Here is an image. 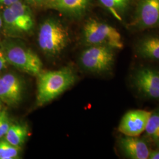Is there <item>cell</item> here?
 <instances>
[{
  "label": "cell",
  "mask_w": 159,
  "mask_h": 159,
  "mask_svg": "<svg viewBox=\"0 0 159 159\" xmlns=\"http://www.w3.org/2000/svg\"><path fill=\"white\" fill-rule=\"evenodd\" d=\"M37 104L41 106L61 95L77 80L76 74L71 68L41 72L38 76Z\"/></svg>",
  "instance_id": "obj_1"
},
{
  "label": "cell",
  "mask_w": 159,
  "mask_h": 159,
  "mask_svg": "<svg viewBox=\"0 0 159 159\" xmlns=\"http://www.w3.org/2000/svg\"><path fill=\"white\" fill-rule=\"evenodd\" d=\"M69 34L67 29L57 20L49 18L40 26L38 43L40 49L48 56H56L67 46Z\"/></svg>",
  "instance_id": "obj_2"
},
{
  "label": "cell",
  "mask_w": 159,
  "mask_h": 159,
  "mask_svg": "<svg viewBox=\"0 0 159 159\" xmlns=\"http://www.w3.org/2000/svg\"><path fill=\"white\" fill-rule=\"evenodd\" d=\"M1 50L8 63L18 70L34 76L42 72V61L31 50L12 41L3 43Z\"/></svg>",
  "instance_id": "obj_3"
},
{
  "label": "cell",
  "mask_w": 159,
  "mask_h": 159,
  "mask_svg": "<svg viewBox=\"0 0 159 159\" xmlns=\"http://www.w3.org/2000/svg\"><path fill=\"white\" fill-rule=\"evenodd\" d=\"M83 39L89 46H106L113 49H122L124 47L121 35L117 29L95 20L85 23Z\"/></svg>",
  "instance_id": "obj_4"
},
{
  "label": "cell",
  "mask_w": 159,
  "mask_h": 159,
  "mask_svg": "<svg viewBox=\"0 0 159 159\" xmlns=\"http://www.w3.org/2000/svg\"><path fill=\"white\" fill-rule=\"evenodd\" d=\"M80 64L85 70L102 74L112 70L114 64L113 48L106 46H90L81 53Z\"/></svg>",
  "instance_id": "obj_5"
},
{
  "label": "cell",
  "mask_w": 159,
  "mask_h": 159,
  "mask_svg": "<svg viewBox=\"0 0 159 159\" xmlns=\"http://www.w3.org/2000/svg\"><path fill=\"white\" fill-rule=\"evenodd\" d=\"M137 90L148 98L159 101V71L144 67L137 69L132 75Z\"/></svg>",
  "instance_id": "obj_6"
},
{
  "label": "cell",
  "mask_w": 159,
  "mask_h": 159,
  "mask_svg": "<svg viewBox=\"0 0 159 159\" xmlns=\"http://www.w3.org/2000/svg\"><path fill=\"white\" fill-rule=\"evenodd\" d=\"M25 85L21 78L13 73L0 75V100L9 106H16L23 100Z\"/></svg>",
  "instance_id": "obj_7"
},
{
  "label": "cell",
  "mask_w": 159,
  "mask_h": 159,
  "mask_svg": "<svg viewBox=\"0 0 159 159\" xmlns=\"http://www.w3.org/2000/svg\"><path fill=\"white\" fill-rule=\"evenodd\" d=\"M151 114L144 110H130L121 118L118 130L125 136H139L145 131Z\"/></svg>",
  "instance_id": "obj_8"
},
{
  "label": "cell",
  "mask_w": 159,
  "mask_h": 159,
  "mask_svg": "<svg viewBox=\"0 0 159 159\" xmlns=\"http://www.w3.org/2000/svg\"><path fill=\"white\" fill-rule=\"evenodd\" d=\"M136 25L140 29L159 25V0H140Z\"/></svg>",
  "instance_id": "obj_9"
},
{
  "label": "cell",
  "mask_w": 159,
  "mask_h": 159,
  "mask_svg": "<svg viewBox=\"0 0 159 159\" xmlns=\"http://www.w3.org/2000/svg\"><path fill=\"white\" fill-rule=\"evenodd\" d=\"M119 146L122 153L129 159H148L151 152L147 142L137 136L121 137Z\"/></svg>",
  "instance_id": "obj_10"
},
{
  "label": "cell",
  "mask_w": 159,
  "mask_h": 159,
  "mask_svg": "<svg viewBox=\"0 0 159 159\" xmlns=\"http://www.w3.org/2000/svg\"><path fill=\"white\" fill-rule=\"evenodd\" d=\"M3 28L7 34L10 35H21L30 33L34 25L26 22L18 16L9 7H7L2 14Z\"/></svg>",
  "instance_id": "obj_11"
},
{
  "label": "cell",
  "mask_w": 159,
  "mask_h": 159,
  "mask_svg": "<svg viewBox=\"0 0 159 159\" xmlns=\"http://www.w3.org/2000/svg\"><path fill=\"white\" fill-rule=\"evenodd\" d=\"M90 0H50V6L60 11L78 16L83 14Z\"/></svg>",
  "instance_id": "obj_12"
},
{
  "label": "cell",
  "mask_w": 159,
  "mask_h": 159,
  "mask_svg": "<svg viewBox=\"0 0 159 159\" xmlns=\"http://www.w3.org/2000/svg\"><path fill=\"white\" fill-rule=\"evenodd\" d=\"M137 50L144 58L159 61V37H149L143 40L139 44Z\"/></svg>",
  "instance_id": "obj_13"
},
{
  "label": "cell",
  "mask_w": 159,
  "mask_h": 159,
  "mask_svg": "<svg viewBox=\"0 0 159 159\" xmlns=\"http://www.w3.org/2000/svg\"><path fill=\"white\" fill-rule=\"evenodd\" d=\"M29 135V129L22 124H13L10 125L4 139L12 145L21 148L25 143Z\"/></svg>",
  "instance_id": "obj_14"
},
{
  "label": "cell",
  "mask_w": 159,
  "mask_h": 159,
  "mask_svg": "<svg viewBox=\"0 0 159 159\" xmlns=\"http://www.w3.org/2000/svg\"><path fill=\"white\" fill-rule=\"evenodd\" d=\"M102 6L117 20H122V16L130 4V0H99Z\"/></svg>",
  "instance_id": "obj_15"
},
{
  "label": "cell",
  "mask_w": 159,
  "mask_h": 159,
  "mask_svg": "<svg viewBox=\"0 0 159 159\" xmlns=\"http://www.w3.org/2000/svg\"><path fill=\"white\" fill-rule=\"evenodd\" d=\"M144 131L148 138L159 148V108L152 111Z\"/></svg>",
  "instance_id": "obj_16"
},
{
  "label": "cell",
  "mask_w": 159,
  "mask_h": 159,
  "mask_svg": "<svg viewBox=\"0 0 159 159\" xmlns=\"http://www.w3.org/2000/svg\"><path fill=\"white\" fill-rule=\"evenodd\" d=\"M20 154V148L8 142L4 138L0 139V159H17Z\"/></svg>",
  "instance_id": "obj_17"
},
{
  "label": "cell",
  "mask_w": 159,
  "mask_h": 159,
  "mask_svg": "<svg viewBox=\"0 0 159 159\" xmlns=\"http://www.w3.org/2000/svg\"><path fill=\"white\" fill-rule=\"evenodd\" d=\"M16 15L24 21L34 25V19L32 12L29 6L20 0L9 7Z\"/></svg>",
  "instance_id": "obj_18"
},
{
  "label": "cell",
  "mask_w": 159,
  "mask_h": 159,
  "mask_svg": "<svg viewBox=\"0 0 159 159\" xmlns=\"http://www.w3.org/2000/svg\"><path fill=\"white\" fill-rule=\"evenodd\" d=\"M11 125L8 114L5 110L0 111V139L4 138Z\"/></svg>",
  "instance_id": "obj_19"
},
{
  "label": "cell",
  "mask_w": 159,
  "mask_h": 159,
  "mask_svg": "<svg viewBox=\"0 0 159 159\" xmlns=\"http://www.w3.org/2000/svg\"><path fill=\"white\" fill-rule=\"evenodd\" d=\"M7 64H8V63L6 60V58L3 51L1 48L0 49V72L7 68Z\"/></svg>",
  "instance_id": "obj_20"
},
{
  "label": "cell",
  "mask_w": 159,
  "mask_h": 159,
  "mask_svg": "<svg viewBox=\"0 0 159 159\" xmlns=\"http://www.w3.org/2000/svg\"><path fill=\"white\" fill-rule=\"evenodd\" d=\"M20 0H0V4L6 7H10Z\"/></svg>",
  "instance_id": "obj_21"
},
{
  "label": "cell",
  "mask_w": 159,
  "mask_h": 159,
  "mask_svg": "<svg viewBox=\"0 0 159 159\" xmlns=\"http://www.w3.org/2000/svg\"><path fill=\"white\" fill-rule=\"evenodd\" d=\"M149 159H159V148L158 149L151 151L149 154Z\"/></svg>",
  "instance_id": "obj_22"
},
{
  "label": "cell",
  "mask_w": 159,
  "mask_h": 159,
  "mask_svg": "<svg viewBox=\"0 0 159 159\" xmlns=\"http://www.w3.org/2000/svg\"><path fill=\"white\" fill-rule=\"evenodd\" d=\"M27 1H29L30 2H31V3L39 4V3H41L42 2H44L46 0H27Z\"/></svg>",
  "instance_id": "obj_23"
},
{
  "label": "cell",
  "mask_w": 159,
  "mask_h": 159,
  "mask_svg": "<svg viewBox=\"0 0 159 159\" xmlns=\"http://www.w3.org/2000/svg\"><path fill=\"white\" fill-rule=\"evenodd\" d=\"M3 28V21H2V16L0 14V31L1 30V29Z\"/></svg>",
  "instance_id": "obj_24"
},
{
  "label": "cell",
  "mask_w": 159,
  "mask_h": 159,
  "mask_svg": "<svg viewBox=\"0 0 159 159\" xmlns=\"http://www.w3.org/2000/svg\"><path fill=\"white\" fill-rule=\"evenodd\" d=\"M2 110V102L0 100V111Z\"/></svg>",
  "instance_id": "obj_25"
}]
</instances>
